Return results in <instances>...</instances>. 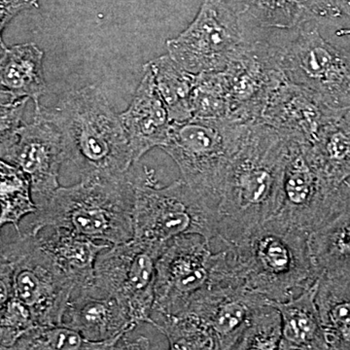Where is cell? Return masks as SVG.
<instances>
[{
	"label": "cell",
	"mask_w": 350,
	"mask_h": 350,
	"mask_svg": "<svg viewBox=\"0 0 350 350\" xmlns=\"http://www.w3.org/2000/svg\"><path fill=\"white\" fill-rule=\"evenodd\" d=\"M290 144L271 126L251 124L221 193L218 239L222 243H236L280 211Z\"/></svg>",
	"instance_id": "cell-1"
},
{
	"label": "cell",
	"mask_w": 350,
	"mask_h": 350,
	"mask_svg": "<svg viewBox=\"0 0 350 350\" xmlns=\"http://www.w3.org/2000/svg\"><path fill=\"white\" fill-rule=\"evenodd\" d=\"M34 116L59 129L66 162L81 179L117 176L135 163L120 114L96 85L68 92L55 107H41Z\"/></svg>",
	"instance_id": "cell-2"
},
{
	"label": "cell",
	"mask_w": 350,
	"mask_h": 350,
	"mask_svg": "<svg viewBox=\"0 0 350 350\" xmlns=\"http://www.w3.org/2000/svg\"><path fill=\"white\" fill-rule=\"evenodd\" d=\"M135 163L117 176H92L59 188L36 202L38 211L29 234L64 228L94 241L116 245L135 236Z\"/></svg>",
	"instance_id": "cell-3"
},
{
	"label": "cell",
	"mask_w": 350,
	"mask_h": 350,
	"mask_svg": "<svg viewBox=\"0 0 350 350\" xmlns=\"http://www.w3.org/2000/svg\"><path fill=\"white\" fill-rule=\"evenodd\" d=\"M310 236L275 216L227 245L245 288L269 301H284L320 278Z\"/></svg>",
	"instance_id": "cell-4"
},
{
	"label": "cell",
	"mask_w": 350,
	"mask_h": 350,
	"mask_svg": "<svg viewBox=\"0 0 350 350\" xmlns=\"http://www.w3.org/2000/svg\"><path fill=\"white\" fill-rule=\"evenodd\" d=\"M75 285L38 236L17 234L1 245L0 305L16 298L29 306L38 326L63 325Z\"/></svg>",
	"instance_id": "cell-5"
},
{
	"label": "cell",
	"mask_w": 350,
	"mask_h": 350,
	"mask_svg": "<svg viewBox=\"0 0 350 350\" xmlns=\"http://www.w3.org/2000/svg\"><path fill=\"white\" fill-rule=\"evenodd\" d=\"M250 126L230 118L175 122L161 148L176 163L181 179L218 206L228 170Z\"/></svg>",
	"instance_id": "cell-6"
},
{
	"label": "cell",
	"mask_w": 350,
	"mask_h": 350,
	"mask_svg": "<svg viewBox=\"0 0 350 350\" xmlns=\"http://www.w3.org/2000/svg\"><path fill=\"white\" fill-rule=\"evenodd\" d=\"M133 239L165 244L182 234L219 238L218 206L193 190L183 179L159 187L154 170L135 167Z\"/></svg>",
	"instance_id": "cell-7"
},
{
	"label": "cell",
	"mask_w": 350,
	"mask_h": 350,
	"mask_svg": "<svg viewBox=\"0 0 350 350\" xmlns=\"http://www.w3.org/2000/svg\"><path fill=\"white\" fill-rule=\"evenodd\" d=\"M250 38L227 0H204L187 29L167 41V54L193 75L219 72L239 56Z\"/></svg>",
	"instance_id": "cell-8"
},
{
	"label": "cell",
	"mask_w": 350,
	"mask_h": 350,
	"mask_svg": "<svg viewBox=\"0 0 350 350\" xmlns=\"http://www.w3.org/2000/svg\"><path fill=\"white\" fill-rule=\"evenodd\" d=\"M165 244L133 239L105 248L96 259L94 291L116 298L137 325L151 324L157 262Z\"/></svg>",
	"instance_id": "cell-9"
},
{
	"label": "cell",
	"mask_w": 350,
	"mask_h": 350,
	"mask_svg": "<svg viewBox=\"0 0 350 350\" xmlns=\"http://www.w3.org/2000/svg\"><path fill=\"white\" fill-rule=\"evenodd\" d=\"M202 234L170 239L158 258L151 325L157 319L177 315L200 292L213 286L217 252Z\"/></svg>",
	"instance_id": "cell-10"
},
{
	"label": "cell",
	"mask_w": 350,
	"mask_h": 350,
	"mask_svg": "<svg viewBox=\"0 0 350 350\" xmlns=\"http://www.w3.org/2000/svg\"><path fill=\"white\" fill-rule=\"evenodd\" d=\"M349 206L350 184L337 186L327 180L308 161L303 145L291 142L282 206L275 217L312 234Z\"/></svg>",
	"instance_id": "cell-11"
},
{
	"label": "cell",
	"mask_w": 350,
	"mask_h": 350,
	"mask_svg": "<svg viewBox=\"0 0 350 350\" xmlns=\"http://www.w3.org/2000/svg\"><path fill=\"white\" fill-rule=\"evenodd\" d=\"M280 66L288 81L312 90L334 107L350 98V51L335 47L317 27L280 47Z\"/></svg>",
	"instance_id": "cell-12"
},
{
	"label": "cell",
	"mask_w": 350,
	"mask_h": 350,
	"mask_svg": "<svg viewBox=\"0 0 350 350\" xmlns=\"http://www.w3.org/2000/svg\"><path fill=\"white\" fill-rule=\"evenodd\" d=\"M230 119L258 123L271 94L286 78L280 61V47L250 38L225 70Z\"/></svg>",
	"instance_id": "cell-13"
},
{
	"label": "cell",
	"mask_w": 350,
	"mask_h": 350,
	"mask_svg": "<svg viewBox=\"0 0 350 350\" xmlns=\"http://www.w3.org/2000/svg\"><path fill=\"white\" fill-rule=\"evenodd\" d=\"M0 157L29 175L38 202L59 187V170L66 163L64 140L59 129L48 120L34 116L12 137L0 142Z\"/></svg>",
	"instance_id": "cell-14"
},
{
	"label": "cell",
	"mask_w": 350,
	"mask_h": 350,
	"mask_svg": "<svg viewBox=\"0 0 350 350\" xmlns=\"http://www.w3.org/2000/svg\"><path fill=\"white\" fill-rule=\"evenodd\" d=\"M269 301L244 286L209 287L198 294L183 312L194 315L211 332L217 349H234L253 313Z\"/></svg>",
	"instance_id": "cell-15"
},
{
	"label": "cell",
	"mask_w": 350,
	"mask_h": 350,
	"mask_svg": "<svg viewBox=\"0 0 350 350\" xmlns=\"http://www.w3.org/2000/svg\"><path fill=\"white\" fill-rule=\"evenodd\" d=\"M337 109L312 90L285 79L271 94L260 123L291 142L306 145Z\"/></svg>",
	"instance_id": "cell-16"
},
{
	"label": "cell",
	"mask_w": 350,
	"mask_h": 350,
	"mask_svg": "<svg viewBox=\"0 0 350 350\" xmlns=\"http://www.w3.org/2000/svg\"><path fill=\"white\" fill-rule=\"evenodd\" d=\"M130 142L135 163L156 147H162L169 137L172 121L157 89L155 76L149 63L125 111L120 114Z\"/></svg>",
	"instance_id": "cell-17"
},
{
	"label": "cell",
	"mask_w": 350,
	"mask_h": 350,
	"mask_svg": "<svg viewBox=\"0 0 350 350\" xmlns=\"http://www.w3.org/2000/svg\"><path fill=\"white\" fill-rule=\"evenodd\" d=\"M63 325L93 342L124 338L137 326L116 298L96 293L92 285L71 295Z\"/></svg>",
	"instance_id": "cell-18"
},
{
	"label": "cell",
	"mask_w": 350,
	"mask_h": 350,
	"mask_svg": "<svg viewBox=\"0 0 350 350\" xmlns=\"http://www.w3.org/2000/svg\"><path fill=\"white\" fill-rule=\"evenodd\" d=\"M306 155L324 178L337 186L350 178V105L338 107L312 142Z\"/></svg>",
	"instance_id": "cell-19"
},
{
	"label": "cell",
	"mask_w": 350,
	"mask_h": 350,
	"mask_svg": "<svg viewBox=\"0 0 350 350\" xmlns=\"http://www.w3.org/2000/svg\"><path fill=\"white\" fill-rule=\"evenodd\" d=\"M0 83L1 94L13 98H27L33 101L38 111L42 105L40 98L45 94L44 52L33 42L17 44L7 47L0 39Z\"/></svg>",
	"instance_id": "cell-20"
},
{
	"label": "cell",
	"mask_w": 350,
	"mask_h": 350,
	"mask_svg": "<svg viewBox=\"0 0 350 350\" xmlns=\"http://www.w3.org/2000/svg\"><path fill=\"white\" fill-rule=\"evenodd\" d=\"M49 229L36 234L39 243L75 283V291L93 285L96 259L101 251L111 245L64 228Z\"/></svg>",
	"instance_id": "cell-21"
},
{
	"label": "cell",
	"mask_w": 350,
	"mask_h": 350,
	"mask_svg": "<svg viewBox=\"0 0 350 350\" xmlns=\"http://www.w3.org/2000/svg\"><path fill=\"white\" fill-rule=\"evenodd\" d=\"M317 283L289 300L271 301L282 314L280 349H329L317 305Z\"/></svg>",
	"instance_id": "cell-22"
},
{
	"label": "cell",
	"mask_w": 350,
	"mask_h": 350,
	"mask_svg": "<svg viewBox=\"0 0 350 350\" xmlns=\"http://www.w3.org/2000/svg\"><path fill=\"white\" fill-rule=\"evenodd\" d=\"M317 305L328 349L350 350V273L320 276Z\"/></svg>",
	"instance_id": "cell-23"
},
{
	"label": "cell",
	"mask_w": 350,
	"mask_h": 350,
	"mask_svg": "<svg viewBox=\"0 0 350 350\" xmlns=\"http://www.w3.org/2000/svg\"><path fill=\"white\" fill-rule=\"evenodd\" d=\"M239 16L243 22L255 27L280 29L329 18L320 0H244Z\"/></svg>",
	"instance_id": "cell-24"
},
{
	"label": "cell",
	"mask_w": 350,
	"mask_h": 350,
	"mask_svg": "<svg viewBox=\"0 0 350 350\" xmlns=\"http://www.w3.org/2000/svg\"><path fill=\"white\" fill-rule=\"evenodd\" d=\"M310 245L320 276L350 273V206L312 232Z\"/></svg>",
	"instance_id": "cell-25"
},
{
	"label": "cell",
	"mask_w": 350,
	"mask_h": 350,
	"mask_svg": "<svg viewBox=\"0 0 350 350\" xmlns=\"http://www.w3.org/2000/svg\"><path fill=\"white\" fill-rule=\"evenodd\" d=\"M149 64L172 123L193 118L192 96L197 75L182 68L169 54L152 59Z\"/></svg>",
	"instance_id": "cell-26"
},
{
	"label": "cell",
	"mask_w": 350,
	"mask_h": 350,
	"mask_svg": "<svg viewBox=\"0 0 350 350\" xmlns=\"http://www.w3.org/2000/svg\"><path fill=\"white\" fill-rule=\"evenodd\" d=\"M0 226L12 225L21 234L20 223L25 216L36 214L38 204L32 200L31 178L17 165L1 160L0 162Z\"/></svg>",
	"instance_id": "cell-27"
},
{
	"label": "cell",
	"mask_w": 350,
	"mask_h": 350,
	"mask_svg": "<svg viewBox=\"0 0 350 350\" xmlns=\"http://www.w3.org/2000/svg\"><path fill=\"white\" fill-rule=\"evenodd\" d=\"M93 342L83 337L79 332L64 325L38 326L27 332L14 345L13 349L27 350H105L117 349L120 340Z\"/></svg>",
	"instance_id": "cell-28"
},
{
	"label": "cell",
	"mask_w": 350,
	"mask_h": 350,
	"mask_svg": "<svg viewBox=\"0 0 350 350\" xmlns=\"http://www.w3.org/2000/svg\"><path fill=\"white\" fill-rule=\"evenodd\" d=\"M152 325L165 336L170 349H217L211 332L190 313L162 317Z\"/></svg>",
	"instance_id": "cell-29"
},
{
	"label": "cell",
	"mask_w": 350,
	"mask_h": 350,
	"mask_svg": "<svg viewBox=\"0 0 350 350\" xmlns=\"http://www.w3.org/2000/svg\"><path fill=\"white\" fill-rule=\"evenodd\" d=\"M282 338V314L278 308L269 301L253 313L243 337L234 349H280Z\"/></svg>",
	"instance_id": "cell-30"
},
{
	"label": "cell",
	"mask_w": 350,
	"mask_h": 350,
	"mask_svg": "<svg viewBox=\"0 0 350 350\" xmlns=\"http://www.w3.org/2000/svg\"><path fill=\"white\" fill-rule=\"evenodd\" d=\"M193 118H230V103L222 71L197 75L192 96Z\"/></svg>",
	"instance_id": "cell-31"
},
{
	"label": "cell",
	"mask_w": 350,
	"mask_h": 350,
	"mask_svg": "<svg viewBox=\"0 0 350 350\" xmlns=\"http://www.w3.org/2000/svg\"><path fill=\"white\" fill-rule=\"evenodd\" d=\"M0 349H13L23 336L38 327L29 306L16 298L0 305Z\"/></svg>",
	"instance_id": "cell-32"
},
{
	"label": "cell",
	"mask_w": 350,
	"mask_h": 350,
	"mask_svg": "<svg viewBox=\"0 0 350 350\" xmlns=\"http://www.w3.org/2000/svg\"><path fill=\"white\" fill-rule=\"evenodd\" d=\"M29 98H13L1 94L0 105V142L12 137L24 125L25 107Z\"/></svg>",
	"instance_id": "cell-33"
},
{
	"label": "cell",
	"mask_w": 350,
	"mask_h": 350,
	"mask_svg": "<svg viewBox=\"0 0 350 350\" xmlns=\"http://www.w3.org/2000/svg\"><path fill=\"white\" fill-rule=\"evenodd\" d=\"M39 7L38 0H0V32H3L7 25L24 11Z\"/></svg>",
	"instance_id": "cell-34"
},
{
	"label": "cell",
	"mask_w": 350,
	"mask_h": 350,
	"mask_svg": "<svg viewBox=\"0 0 350 350\" xmlns=\"http://www.w3.org/2000/svg\"><path fill=\"white\" fill-rule=\"evenodd\" d=\"M325 7L329 18H338L344 14H349V0H320Z\"/></svg>",
	"instance_id": "cell-35"
},
{
	"label": "cell",
	"mask_w": 350,
	"mask_h": 350,
	"mask_svg": "<svg viewBox=\"0 0 350 350\" xmlns=\"http://www.w3.org/2000/svg\"><path fill=\"white\" fill-rule=\"evenodd\" d=\"M349 15H350V0H349Z\"/></svg>",
	"instance_id": "cell-36"
},
{
	"label": "cell",
	"mask_w": 350,
	"mask_h": 350,
	"mask_svg": "<svg viewBox=\"0 0 350 350\" xmlns=\"http://www.w3.org/2000/svg\"></svg>",
	"instance_id": "cell-37"
}]
</instances>
